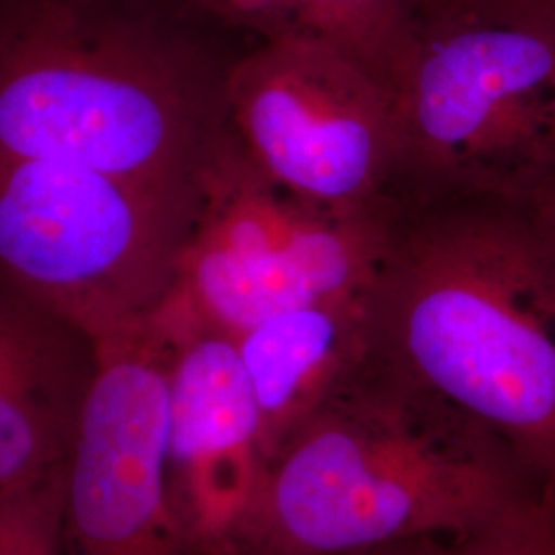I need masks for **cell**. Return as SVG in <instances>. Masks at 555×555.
<instances>
[{
	"instance_id": "cell-6",
	"label": "cell",
	"mask_w": 555,
	"mask_h": 555,
	"mask_svg": "<svg viewBox=\"0 0 555 555\" xmlns=\"http://www.w3.org/2000/svg\"><path fill=\"white\" fill-rule=\"evenodd\" d=\"M393 224L385 208H337L278 183L227 124L199 173L173 293L237 337L286 309L375 288Z\"/></svg>"
},
{
	"instance_id": "cell-2",
	"label": "cell",
	"mask_w": 555,
	"mask_h": 555,
	"mask_svg": "<svg viewBox=\"0 0 555 555\" xmlns=\"http://www.w3.org/2000/svg\"><path fill=\"white\" fill-rule=\"evenodd\" d=\"M525 481L494 440L369 357L268 459L229 552L357 555L467 539L537 496Z\"/></svg>"
},
{
	"instance_id": "cell-10",
	"label": "cell",
	"mask_w": 555,
	"mask_h": 555,
	"mask_svg": "<svg viewBox=\"0 0 555 555\" xmlns=\"http://www.w3.org/2000/svg\"><path fill=\"white\" fill-rule=\"evenodd\" d=\"M373 295L375 288L313 300L235 337L258 399L268 459L366 364Z\"/></svg>"
},
{
	"instance_id": "cell-5",
	"label": "cell",
	"mask_w": 555,
	"mask_h": 555,
	"mask_svg": "<svg viewBox=\"0 0 555 555\" xmlns=\"http://www.w3.org/2000/svg\"><path fill=\"white\" fill-rule=\"evenodd\" d=\"M198 188H163L70 163L0 159V274L87 341L169 298Z\"/></svg>"
},
{
	"instance_id": "cell-14",
	"label": "cell",
	"mask_w": 555,
	"mask_h": 555,
	"mask_svg": "<svg viewBox=\"0 0 555 555\" xmlns=\"http://www.w3.org/2000/svg\"><path fill=\"white\" fill-rule=\"evenodd\" d=\"M453 555H555V502L533 496L476 535Z\"/></svg>"
},
{
	"instance_id": "cell-1",
	"label": "cell",
	"mask_w": 555,
	"mask_h": 555,
	"mask_svg": "<svg viewBox=\"0 0 555 555\" xmlns=\"http://www.w3.org/2000/svg\"><path fill=\"white\" fill-rule=\"evenodd\" d=\"M371 358L555 502V210L451 202L393 224Z\"/></svg>"
},
{
	"instance_id": "cell-16",
	"label": "cell",
	"mask_w": 555,
	"mask_h": 555,
	"mask_svg": "<svg viewBox=\"0 0 555 555\" xmlns=\"http://www.w3.org/2000/svg\"><path fill=\"white\" fill-rule=\"evenodd\" d=\"M511 2L555 25V0H511Z\"/></svg>"
},
{
	"instance_id": "cell-13",
	"label": "cell",
	"mask_w": 555,
	"mask_h": 555,
	"mask_svg": "<svg viewBox=\"0 0 555 555\" xmlns=\"http://www.w3.org/2000/svg\"><path fill=\"white\" fill-rule=\"evenodd\" d=\"M0 555H73L66 522V461L0 488Z\"/></svg>"
},
{
	"instance_id": "cell-8",
	"label": "cell",
	"mask_w": 555,
	"mask_h": 555,
	"mask_svg": "<svg viewBox=\"0 0 555 555\" xmlns=\"http://www.w3.org/2000/svg\"><path fill=\"white\" fill-rule=\"evenodd\" d=\"M178 315L159 309L89 341L91 373L66 459L73 555H188L167 474Z\"/></svg>"
},
{
	"instance_id": "cell-3",
	"label": "cell",
	"mask_w": 555,
	"mask_h": 555,
	"mask_svg": "<svg viewBox=\"0 0 555 555\" xmlns=\"http://www.w3.org/2000/svg\"><path fill=\"white\" fill-rule=\"evenodd\" d=\"M155 0H0V159L198 188L222 75Z\"/></svg>"
},
{
	"instance_id": "cell-9",
	"label": "cell",
	"mask_w": 555,
	"mask_h": 555,
	"mask_svg": "<svg viewBox=\"0 0 555 555\" xmlns=\"http://www.w3.org/2000/svg\"><path fill=\"white\" fill-rule=\"evenodd\" d=\"M178 330L171 364L167 474L190 547L229 552L266 469L263 420L237 339L192 315L171 293Z\"/></svg>"
},
{
	"instance_id": "cell-15",
	"label": "cell",
	"mask_w": 555,
	"mask_h": 555,
	"mask_svg": "<svg viewBox=\"0 0 555 555\" xmlns=\"http://www.w3.org/2000/svg\"><path fill=\"white\" fill-rule=\"evenodd\" d=\"M463 539H414L357 555H453Z\"/></svg>"
},
{
	"instance_id": "cell-11",
	"label": "cell",
	"mask_w": 555,
	"mask_h": 555,
	"mask_svg": "<svg viewBox=\"0 0 555 555\" xmlns=\"http://www.w3.org/2000/svg\"><path fill=\"white\" fill-rule=\"evenodd\" d=\"M79 332L21 295H0V488L62 465L91 373Z\"/></svg>"
},
{
	"instance_id": "cell-12",
	"label": "cell",
	"mask_w": 555,
	"mask_h": 555,
	"mask_svg": "<svg viewBox=\"0 0 555 555\" xmlns=\"http://www.w3.org/2000/svg\"><path fill=\"white\" fill-rule=\"evenodd\" d=\"M183 11L259 41L311 40L360 62L391 91L416 0H173Z\"/></svg>"
},
{
	"instance_id": "cell-7",
	"label": "cell",
	"mask_w": 555,
	"mask_h": 555,
	"mask_svg": "<svg viewBox=\"0 0 555 555\" xmlns=\"http://www.w3.org/2000/svg\"><path fill=\"white\" fill-rule=\"evenodd\" d=\"M229 130L263 173L305 198L378 210L399 178L389 87L321 41H259L222 75Z\"/></svg>"
},
{
	"instance_id": "cell-4",
	"label": "cell",
	"mask_w": 555,
	"mask_h": 555,
	"mask_svg": "<svg viewBox=\"0 0 555 555\" xmlns=\"http://www.w3.org/2000/svg\"><path fill=\"white\" fill-rule=\"evenodd\" d=\"M391 98L399 178L555 210V25L511 0H416Z\"/></svg>"
}]
</instances>
